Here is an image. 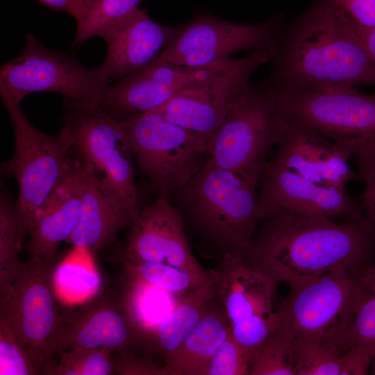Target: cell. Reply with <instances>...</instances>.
I'll return each mask as SVG.
<instances>
[{
    "label": "cell",
    "instance_id": "cell-5",
    "mask_svg": "<svg viewBox=\"0 0 375 375\" xmlns=\"http://www.w3.org/2000/svg\"><path fill=\"white\" fill-rule=\"evenodd\" d=\"M284 124L267 83L257 88L249 85L231 101L208 154L219 166L258 188Z\"/></svg>",
    "mask_w": 375,
    "mask_h": 375
},
{
    "label": "cell",
    "instance_id": "cell-8",
    "mask_svg": "<svg viewBox=\"0 0 375 375\" xmlns=\"http://www.w3.org/2000/svg\"><path fill=\"white\" fill-rule=\"evenodd\" d=\"M230 333L251 360L278 324L272 300L276 284L239 253H223L210 269Z\"/></svg>",
    "mask_w": 375,
    "mask_h": 375
},
{
    "label": "cell",
    "instance_id": "cell-18",
    "mask_svg": "<svg viewBox=\"0 0 375 375\" xmlns=\"http://www.w3.org/2000/svg\"><path fill=\"white\" fill-rule=\"evenodd\" d=\"M284 121L272 160L309 181L340 190L358 180L348 163L351 139L333 141L305 124Z\"/></svg>",
    "mask_w": 375,
    "mask_h": 375
},
{
    "label": "cell",
    "instance_id": "cell-37",
    "mask_svg": "<svg viewBox=\"0 0 375 375\" xmlns=\"http://www.w3.org/2000/svg\"><path fill=\"white\" fill-rule=\"evenodd\" d=\"M362 28L375 27V0H331Z\"/></svg>",
    "mask_w": 375,
    "mask_h": 375
},
{
    "label": "cell",
    "instance_id": "cell-15",
    "mask_svg": "<svg viewBox=\"0 0 375 375\" xmlns=\"http://www.w3.org/2000/svg\"><path fill=\"white\" fill-rule=\"evenodd\" d=\"M239 60L228 58L199 67L152 62L119 83L109 85L100 107L117 117L156 110L178 92L224 74Z\"/></svg>",
    "mask_w": 375,
    "mask_h": 375
},
{
    "label": "cell",
    "instance_id": "cell-22",
    "mask_svg": "<svg viewBox=\"0 0 375 375\" xmlns=\"http://www.w3.org/2000/svg\"><path fill=\"white\" fill-rule=\"evenodd\" d=\"M176 28L154 22L138 7L103 36L107 52L99 67L109 82L137 73L155 60Z\"/></svg>",
    "mask_w": 375,
    "mask_h": 375
},
{
    "label": "cell",
    "instance_id": "cell-11",
    "mask_svg": "<svg viewBox=\"0 0 375 375\" xmlns=\"http://www.w3.org/2000/svg\"><path fill=\"white\" fill-rule=\"evenodd\" d=\"M54 266L28 260L17 277L0 293V322L19 343L52 367L60 315L53 283Z\"/></svg>",
    "mask_w": 375,
    "mask_h": 375
},
{
    "label": "cell",
    "instance_id": "cell-10",
    "mask_svg": "<svg viewBox=\"0 0 375 375\" xmlns=\"http://www.w3.org/2000/svg\"><path fill=\"white\" fill-rule=\"evenodd\" d=\"M66 112L63 128L83 158V162L105 179L137 212L133 156L114 115L100 106L64 99Z\"/></svg>",
    "mask_w": 375,
    "mask_h": 375
},
{
    "label": "cell",
    "instance_id": "cell-31",
    "mask_svg": "<svg viewBox=\"0 0 375 375\" xmlns=\"http://www.w3.org/2000/svg\"><path fill=\"white\" fill-rule=\"evenodd\" d=\"M141 0H92L88 10L77 24L74 44L103 36L128 16Z\"/></svg>",
    "mask_w": 375,
    "mask_h": 375
},
{
    "label": "cell",
    "instance_id": "cell-24",
    "mask_svg": "<svg viewBox=\"0 0 375 375\" xmlns=\"http://www.w3.org/2000/svg\"><path fill=\"white\" fill-rule=\"evenodd\" d=\"M217 298L212 280L186 294L160 322L149 344L165 361L179 347Z\"/></svg>",
    "mask_w": 375,
    "mask_h": 375
},
{
    "label": "cell",
    "instance_id": "cell-16",
    "mask_svg": "<svg viewBox=\"0 0 375 375\" xmlns=\"http://www.w3.org/2000/svg\"><path fill=\"white\" fill-rule=\"evenodd\" d=\"M258 187V211L262 221L279 212L353 220L363 212L360 200L309 181L272 159L267 162Z\"/></svg>",
    "mask_w": 375,
    "mask_h": 375
},
{
    "label": "cell",
    "instance_id": "cell-1",
    "mask_svg": "<svg viewBox=\"0 0 375 375\" xmlns=\"http://www.w3.org/2000/svg\"><path fill=\"white\" fill-rule=\"evenodd\" d=\"M261 222L238 253L276 285L292 287L339 269L362 270L375 251V222L365 214L338 223L279 212Z\"/></svg>",
    "mask_w": 375,
    "mask_h": 375
},
{
    "label": "cell",
    "instance_id": "cell-23",
    "mask_svg": "<svg viewBox=\"0 0 375 375\" xmlns=\"http://www.w3.org/2000/svg\"><path fill=\"white\" fill-rule=\"evenodd\" d=\"M230 333L218 299L165 361L162 375H204L206 367Z\"/></svg>",
    "mask_w": 375,
    "mask_h": 375
},
{
    "label": "cell",
    "instance_id": "cell-6",
    "mask_svg": "<svg viewBox=\"0 0 375 375\" xmlns=\"http://www.w3.org/2000/svg\"><path fill=\"white\" fill-rule=\"evenodd\" d=\"M25 41L21 53L1 65L0 93L19 103L31 93L53 92L85 106H101L110 82L99 67H88L52 50L32 33Z\"/></svg>",
    "mask_w": 375,
    "mask_h": 375
},
{
    "label": "cell",
    "instance_id": "cell-27",
    "mask_svg": "<svg viewBox=\"0 0 375 375\" xmlns=\"http://www.w3.org/2000/svg\"><path fill=\"white\" fill-rule=\"evenodd\" d=\"M362 292L357 308L343 333L333 342L344 352L352 347L375 349V266L361 274Z\"/></svg>",
    "mask_w": 375,
    "mask_h": 375
},
{
    "label": "cell",
    "instance_id": "cell-33",
    "mask_svg": "<svg viewBox=\"0 0 375 375\" xmlns=\"http://www.w3.org/2000/svg\"><path fill=\"white\" fill-rule=\"evenodd\" d=\"M51 370L47 362L23 347L0 322V375H51Z\"/></svg>",
    "mask_w": 375,
    "mask_h": 375
},
{
    "label": "cell",
    "instance_id": "cell-3",
    "mask_svg": "<svg viewBox=\"0 0 375 375\" xmlns=\"http://www.w3.org/2000/svg\"><path fill=\"white\" fill-rule=\"evenodd\" d=\"M256 190L209 157L186 183L172 192L184 212L225 253L240 252L256 234L261 222Z\"/></svg>",
    "mask_w": 375,
    "mask_h": 375
},
{
    "label": "cell",
    "instance_id": "cell-9",
    "mask_svg": "<svg viewBox=\"0 0 375 375\" xmlns=\"http://www.w3.org/2000/svg\"><path fill=\"white\" fill-rule=\"evenodd\" d=\"M363 270L339 269L290 287L287 298L276 310L278 324L296 336L336 340L360 300Z\"/></svg>",
    "mask_w": 375,
    "mask_h": 375
},
{
    "label": "cell",
    "instance_id": "cell-29",
    "mask_svg": "<svg viewBox=\"0 0 375 375\" xmlns=\"http://www.w3.org/2000/svg\"><path fill=\"white\" fill-rule=\"evenodd\" d=\"M294 338L290 328L278 324L253 356L249 375H295Z\"/></svg>",
    "mask_w": 375,
    "mask_h": 375
},
{
    "label": "cell",
    "instance_id": "cell-17",
    "mask_svg": "<svg viewBox=\"0 0 375 375\" xmlns=\"http://www.w3.org/2000/svg\"><path fill=\"white\" fill-rule=\"evenodd\" d=\"M129 226L122 261L162 263L201 276L210 274L191 251L181 215L168 194L158 192L155 202L140 210Z\"/></svg>",
    "mask_w": 375,
    "mask_h": 375
},
{
    "label": "cell",
    "instance_id": "cell-2",
    "mask_svg": "<svg viewBox=\"0 0 375 375\" xmlns=\"http://www.w3.org/2000/svg\"><path fill=\"white\" fill-rule=\"evenodd\" d=\"M268 81L325 90L375 88V60L354 22L331 0H318L282 35ZM375 93V92H374Z\"/></svg>",
    "mask_w": 375,
    "mask_h": 375
},
{
    "label": "cell",
    "instance_id": "cell-13",
    "mask_svg": "<svg viewBox=\"0 0 375 375\" xmlns=\"http://www.w3.org/2000/svg\"><path fill=\"white\" fill-rule=\"evenodd\" d=\"M283 118L305 124L333 141L375 133V93L279 87L266 81Z\"/></svg>",
    "mask_w": 375,
    "mask_h": 375
},
{
    "label": "cell",
    "instance_id": "cell-41",
    "mask_svg": "<svg viewBox=\"0 0 375 375\" xmlns=\"http://www.w3.org/2000/svg\"><path fill=\"white\" fill-rule=\"evenodd\" d=\"M370 368H371V370H370L371 374L373 375H375V354L374 355L372 359Z\"/></svg>",
    "mask_w": 375,
    "mask_h": 375
},
{
    "label": "cell",
    "instance_id": "cell-28",
    "mask_svg": "<svg viewBox=\"0 0 375 375\" xmlns=\"http://www.w3.org/2000/svg\"><path fill=\"white\" fill-rule=\"evenodd\" d=\"M293 353L295 375H342L343 353L331 341L295 335Z\"/></svg>",
    "mask_w": 375,
    "mask_h": 375
},
{
    "label": "cell",
    "instance_id": "cell-30",
    "mask_svg": "<svg viewBox=\"0 0 375 375\" xmlns=\"http://www.w3.org/2000/svg\"><path fill=\"white\" fill-rule=\"evenodd\" d=\"M17 221L15 203L1 192L0 199V293L17 277L23 268L19 254Z\"/></svg>",
    "mask_w": 375,
    "mask_h": 375
},
{
    "label": "cell",
    "instance_id": "cell-12",
    "mask_svg": "<svg viewBox=\"0 0 375 375\" xmlns=\"http://www.w3.org/2000/svg\"><path fill=\"white\" fill-rule=\"evenodd\" d=\"M281 34L276 19L244 24L201 13L176 26L172 38L153 62L199 67L228 59L241 51L274 54Z\"/></svg>",
    "mask_w": 375,
    "mask_h": 375
},
{
    "label": "cell",
    "instance_id": "cell-7",
    "mask_svg": "<svg viewBox=\"0 0 375 375\" xmlns=\"http://www.w3.org/2000/svg\"><path fill=\"white\" fill-rule=\"evenodd\" d=\"M119 119L134 158L158 192L169 194L201 168L206 143L156 110Z\"/></svg>",
    "mask_w": 375,
    "mask_h": 375
},
{
    "label": "cell",
    "instance_id": "cell-32",
    "mask_svg": "<svg viewBox=\"0 0 375 375\" xmlns=\"http://www.w3.org/2000/svg\"><path fill=\"white\" fill-rule=\"evenodd\" d=\"M114 351L105 348L75 347L56 351L52 375H110L115 374Z\"/></svg>",
    "mask_w": 375,
    "mask_h": 375
},
{
    "label": "cell",
    "instance_id": "cell-39",
    "mask_svg": "<svg viewBox=\"0 0 375 375\" xmlns=\"http://www.w3.org/2000/svg\"><path fill=\"white\" fill-rule=\"evenodd\" d=\"M53 11H64L74 17L76 22L86 15L92 0H36Z\"/></svg>",
    "mask_w": 375,
    "mask_h": 375
},
{
    "label": "cell",
    "instance_id": "cell-38",
    "mask_svg": "<svg viewBox=\"0 0 375 375\" xmlns=\"http://www.w3.org/2000/svg\"><path fill=\"white\" fill-rule=\"evenodd\" d=\"M375 349L366 347H352L344 351L342 358V375L368 374Z\"/></svg>",
    "mask_w": 375,
    "mask_h": 375
},
{
    "label": "cell",
    "instance_id": "cell-4",
    "mask_svg": "<svg viewBox=\"0 0 375 375\" xmlns=\"http://www.w3.org/2000/svg\"><path fill=\"white\" fill-rule=\"evenodd\" d=\"M0 94L15 137V153L4 164V170L18 185L15 210L22 250L36 212L72 165L69 154L74 147L65 128L56 135L40 131L24 114L21 103Z\"/></svg>",
    "mask_w": 375,
    "mask_h": 375
},
{
    "label": "cell",
    "instance_id": "cell-36",
    "mask_svg": "<svg viewBox=\"0 0 375 375\" xmlns=\"http://www.w3.org/2000/svg\"><path fill=\"white\" fill-rule=\"evenodd\" d=\"M115 372L123 375H162L163 366L149 358L117 351L112 354Z\"/></svg>",
    "mask_w": 375,
    "mask_h": 375
},
{
    "label": "cell",
    "instance_id": "cell-19",
    "mask_svg": "<svg viewBox=\"0 0 375 375\" xmlns=\"http://www.w3.org/2000/svg\"><path fill=\"white\" fill-rule=\"evenodd\" d=\"M143 343L124 301L115 297L93 296L60 316L54 347L128 350Z\"/></svg>",
    "mask_w": 375,
    "mask_h": 375
},
{
    "label": "cell",
    "instance_id": "cell-35",
    "mask_svg": "<svg viewBox=\"0 0 375 375\" xmlns=\"http://www.w3.org/2000/svg\"><path fill=\"white\" fill-rule=\"evenodd\" d=\"M251 358L229 333L209 360L204 375H249Z\"/></svg>",
    "mask_w": 375,
    "mask_h": 375
},
{
    "label": "cell",
    "instance_id": "cell-26",
    "mask_svg": "<svg viewBox=\"0 0 375 375\" xmlns=\"http://www.w3.org/2000/svg\"><path fill=\"white\" fill-rule=\"evenodd\" d=\"M123 264L128 278L154 285L181 297L212 281L211 272L208 276H201L162 263L123 261Z\"/></svg>",
    "mask_w": 375,
    "mask_h": 375
},
{
    "label": "cell",
    "instance_id": "cell-21",
    "mask_svg": "<svg viewBox=\"0 0 375 375\" xmlns=\"http://www.w3.org/2000/svg\"><path fill=\"white\" fill-rule=\"evenodd\" d=\"M84 178L79 215L67 242L97 253L130 226L139 212L83 162Z\"/></svg>",
    "mask_w": 375,
    "mask_h": 375
},
{
    "label": "cell",
    "instance_id": "cell-14",
    "mask_svg": "<svg viewBox=\"0 0 375 375\" xmlns=\"http://www.w3.org/2000/svg\"><path fill=\"white\" fill-rule=\"evenodd\" d=\"M272 56L269 51H253L240 58L224 74L178 92L154 110L195 133L208 147L231 101L249 85L251 74L260 65L271 62Z\"/></svg>",
    "mask_w": 375,
    "mask_h": 375
},
{
    "label": "cell",
    "instance_id": "cell-20",
    "mask_svg": "<svg viewBox=\"0 0 375 375\" xmlns=\"http://www.w3.org/2000/svg\"><path fill=\"white\" fill-rule=\"evenodd\" d=\"M84 168L73 162L35 214L26 249L29 261L52 266L58 245L68 241L77 223Z\"/></svg>",
    "mask_w": 375,
    "mask_h": 375
},
{
    "label": "cell",
    "instance_id": "cell-25",
    "mask_svg": "<svg viewBox=\"0 0 375 375\" xmlns=\"http://www.w3.org/2000/svg\"><path fill=\"white\" fill-rule=\"evenodd\" d=\"M127 283L124 303L143 343L149 344L158 325L185 295L177 296L130 278Z\"/></svg>",
    "mask_w": 375,
    "mask_h": 375
},
{
    "label": "cell",
    "instance_id": "cell-34",
    "mask_svg": "<svg viewBox=\"0 0 375 375\" xmlns=\"http://www.w3.org/2000/svg\"><path fill=\"white\" fill-rule=\"evenodd\" d=\"M358 180L365 188L360 199L364 214L375 222V133L352 138V154Z\"/></svg>",
    "mask_w": 375,
    "mask_h": 375
},
{
    "label": "cell",
    "instance_id": "cell-40",
    "mask_svg": "<svg viewBox=\"0 0 375 375\" xmlns=\"http://www.w3.org/2000/svg\"><path fill=\"white\" fill-rule=\"evenodd\" d=\"M357 29L365 44V47L371 55L375 60V27L370 28H365L360 27L356 24Z\"/></svg>",
    "mask_w": 375,
    "mask_h": 375
}]
</instances>
